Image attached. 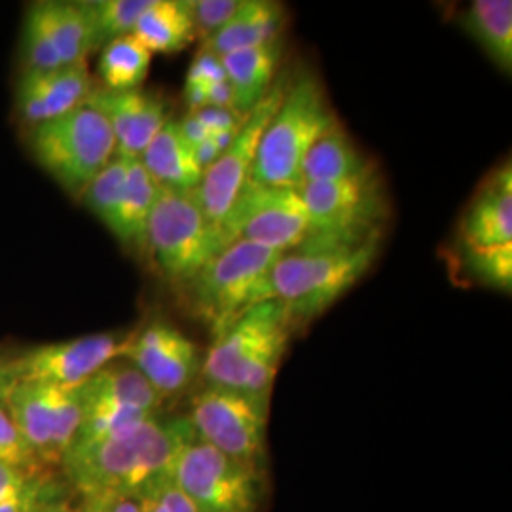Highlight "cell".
<instances>
[{
	"instance_id": "1",
	"label": "cell",
	"mask_w": 512,
	"mask_h": 512,
	"mask_svg": "<svg viewBox=\"0 0 512 512\" xmlns=\"http://www.w3.org/2000/svg\"><path fill=\"white\" fill-rule=\"evenodd\" d=\"M194 437L188 418L156 414L107 437L74 442L61 475L78 497L143 495L169 476L173 461Z\"/></svg>"
},
{
	"instance_id": "2",
	"label": "cell",
	"mask_w": 512,
	"mask_h": 512,
	"mask_svg": "<svg viewBox=\"0 0 512 512\" xmlns=\"http://www.w3.org/2000/svg\"><path fill=\"white\" fill-rule=\"evenodd\" d=\"M380 239V232L366 238L308 234L277 260L270 289L285 304L294 329L329 310L372 268Z\"/></svg>"
},
{
	"instance_id": "3",
	"label": "cell",
	"mask_w": 512,
	"mask_h": 512,
	"mask_svg": "<svg viewBox=\"0 0 512 512\" xmlns=\"http://www.w3.org/2000/svg\"><path fill=\"white\" fill-rule=\"evenodd\" d=\"M293 330L283 302L274 298L256 304L213 338L202 359L203 384L238 391L268 406Z\"/></svg>"
},
{
	"instance_id": "4",
	"label": "cell",
	"mask_w": 512,
	"mask_h": 512,
	"mask_svg": "<svg viewBox=\"0 0 512 512\" xmlns=\"http://www.w3.org/2000/svg\"><path fill=\"white\" fill-rule=\"evenodd\" d=\"M334 126L338 118L321 80L310 71L296 76L264 129L251 181L300 190L308 152Z\"/></svg>"
},
{
	"instance_id": "5",
	"label": "cell",
	"mask_w": 512,
	"mask_h": 512,
	"mask_svg": "<svg viewBox=\"0 0 512 512\" xmlns=\"http://www.w3.org/2000/svg\"><path fill=\"white\" fill-rule=\"evenodd\" d=\"M283 255L270 247L236 239L188 285L192 311L213 336L256 304L274 300L270 275Z\"/></svg>"
},
{
	"instance_id": "6",
	"label": "cell",
	"mask_w": 512,
	"mask_h": 512,
	"mask_svg": "<svg viewBox=\"0 0 512 512\" xmlns=\"http://www.w3.org/2000/svg\"><path fill=\"white\" fill-rule=\"evenodd\" d=\"M230 243L224 230L205 215L194 190L160 188L145 245L171 283L188 287Z\"/></svg>"
},
{
	"instance_id": "7",
	"label": "cell",
	"mask_w": 512,
	"mask_h": 512,
	"mask_svg": "<svg viewBox=\"0 0 512 512\" xmlns=\"http://www.w3.org/2000/svg\"><path fill=\"white\" fill-rule=\"evenodd\" d=\"M29 147L37 164L76 198L116 156L109 120L90 105L31 128Z\"/></svg>"
},
{
	"instance_id": "8",
	"label": "cell",
	"mask_w": 512,
	"mask_h": 512,
	"mask_svg": "<svg viewBox=\"0 0 512 512\" xmlns=\"http://www.w3.org/2000/svg\"><path fill=\"white\" fill-rule=\"evenodd\" d=\"M0 399L38 465L61 471L82 425L78 387L8 382Z\"/></svg>"
},
{
	"instance_id": "9",
	"label": "cell",
	"mask_w": 512,
	"mask_h": 512,
	"mask_svg": "<svg viewBox=\"0 0 512 512\" xmlns=\"http://www.w3.org/2000/svg\"><path fill=\"white\" fill-rule=\"evenodd\" d=\"M169 480L196 512H258L264 501L266 473H258L202 440L184 444Z\"/></svg>"
},
{
	"instance_id": "10",
	"label": "cell",
	"mask_w": 512,
	"mask_h": 512,
	"mask_svg": "<svg viewBox=\"0 0 512 512\" xmlns=\"http://www.w3.org/2000/svg\"><path fill=\"white\" fill-rule=\"evenodd\" d=\"M196 439L226 458L266 473L268 406L238 391L203 385L190 404Z\"/></svg>"
},
{
	"instance_id": "11",
	"label": "cell",
	"mask_w": 512,
	"mask_h": 512,
	"mask_svg": "<svg viewBox=\"0 0 512 512\" xmlns=\"http://www.w3.org/2000/svg\"><path fill=\"white\" fill-rule=\"evenodd\" d=\"M82 401V425L74 442L101 439L120 429L160 414L164 399L133 365L103 366L78 387Z\"/></svg>"
},
{
	"instance_id": "12",
	"label": "cell",
	"mask_w": 512,
	"mask_h": 512,
	"mask_svg": "<svg viewBox=\"0 0 512 512\" xmlns=\"http://www.w3.org/2000/svg\"><path fill=\"white\" fill-rule=\"evenodd\" d=\"M222 230L230 241L245 239L289 253L308 238L311 222L300 190L249 181L239 192Z\"/></svg>"
},
{
	"instance_id": "13",
	"label": "cell",
	"mask_w": 512,
	"mask_h": 512,
	"mask_svg": "<svg viewBox=\"0 0 512 512\" xmlns=\"http://www.w3.org/2000/svg\"><path fill=\"white\" fill-rule=\"evenodd\" d=\"M129 334H90L74 340L27 349L14 359L0 361L8 382L76 389L116 359H122Z\"/></svg>"
},
{
	"instance_id": "14",
	"label": "cell",
	"mask_w": 512,
	"mask_h": 512,
	"mask_svg": "<svg viewBox=\"0 0 512 512\" xmlns=\"http://www.w3.org/2000/svg\"><path fill=\"white\" fill-rule=\"evenodd\" d=\"M287 86L289 82L279 78L255 109L245 114L241 126L234 133L228 147L220 152L219 158L203 169L202 181L194 192L205 215L220 228L239 192L251 181L260 139L279 107Z\"/></svg>"
},
{
	"instance_id": "15",
	"label": "cell",
	"mask_w": 512,
	"mask_h": 512,
	"mask_svg": "<svg viewBox=\"0 0 512 512\" xmlns=\"http://www.w3.org/2000/svg\"><path fill=\"white\" fill-rule=\"evenodd\" d=\"M300 196L310 215V234L366 238L380 232L387 205L382 179L372 167L355 177L302 184Z\"/></svg>"
},
{
	"instance_id": "16",
	"label": "cell",
	"mask_w": 512,
	"mask_h": 512,
	"mask_svg": "<svg viewBox=\"0 0 512 512\" xmlns=\"http://www.w3.org/2000/svg\"><path fill=\"white\" fill-rule=\"evenodd\" d=\"M122 359L135 366L164 401L186 391L202 370L198 346L165 321H152L129 334Z\"/></svg>"
},
{
	"instance_id": "17",
	"label": "cell",
	"mask_w": 512,
	"mask_h": 512,
	"mask_svg": "<svg viewBox=\"0 0 512 512\" xmlns=\"http://www.w3.org/2000/svg\"><path fill=\"white\" fill-rule=\"evenodd\" d=\"M93 90L88 61L55 71L23 73L16 92L18 116L35 128L84 107Z\"/></svg>"
},
{
	"instance_id": "18",
	"label": "cell",
	"mask_w": 512,
	"mask_h": 512,
	"mask_svg": "<svg viewBox=\"0 0 512 512\" xmlns=\"http://www.w3.org/2000/svg\"><path fill=\"white\" fill-rule=\"evenodd\" d=\"M86 105L109 120L116 139V156L128 160H139L167 122L164 101L141 88L128 92L93 90Z\"/></svg>"
},
{
	"instance_id": "19",
	"label": "cell",
	"mask_w": 512,
	"mask_h": 512,
	"mask_svg": "<svg viewBox=\"0 0 512 512\" xmlns=\"http://www.w3.org/2000/svg\"><path fill=\"white\" fill-rule=\"evenodd\" d=\"M467 247H497L512 243L511 162L501 165L476 192L461 222Z\"/></svg>"
},
{
	"instance_id": "20",
	"label": "cell",
	"mask_w": 512,
	"mask_h": 512,
	"mask_svg": "<svg viewBox=\"0 0 512 512\" xmlns=\"http://www.w3.org/2000/svg\"><path fill=\"white\" fill-rule=\"evenodd\" d=\"M285 8L270 0H241L238 12L203 42L202 52L224 57L277 42L285 27Z\"/></svg>"
},
{
	"instance_id": "21",
	"label": "cell",
	"mask_w": 512,
	"mask_h": 512,
	"mask_svg": "<svg viewBox=\"0 0 512 512\" xmlns=\"http://www.w3.org/2000/svg\"><path fill=\"white\" fill-rule=\"evenodd\" d=\"M63 67L88 61L99 48L90 2L40 0L31 4Z\"/></svg>"
},
{
	"instance_id": "22",
	"label": "cell",
	"mask_w": 512,
	"mask_h": 512,
	"mask_svg": "<svg viewBox=\"0 0 512 512\" xmlns=\"http://www.w3.org/2000/svg\"><path fill=\"white\" fill-rule=\"evenodd\" d=\"M139 162L160 188L196 190L202 181L203 167L196 158V150L184 139L177 120L165 122Z\"/></svg>"
},
{
	"instance_id": "23",
	"label": "cell",
	"mask_w": 512,
	"mask_h": 512,
	"mask_svg": "<svg viewBox=\"0 0 512 512\" xmlns=\"http://www.w3.org/2000/svg\"><path fill=\"white\" fill-rule=\"evenodd\" d=\"M277 59V42L220 57L226 82L232 88L234 112H238L239 116L249 114L266 97V93L272 90Z\"/></svg>"
},
{
	"instance_id": "24",
	"label": "cell",
	"mask_w": 512,
	"mask_h": 512,
	"mask_svg": "<svg viewBox=\"0 0 512 512\" xmlns=\"http://www.w3.org/2000/svg\"><path fill=\"white\" fill-rule=\"evenodd\" d=\"M150 54H179L196 38L188 0H152L133 33Z\"/></svg>"
},
{
	"instance_id": "25",
	"label": "cell",
	"mask_w": 512,
	"mask_h": 512,
	"mask_svg": "<svg viewBox=\"0 0 512 512\" xmlns=\"http://www.w3.org/2000/svg\"><path fill=\"white\" fill-rule=\"evenodd\" d=\"M463 29L503 73L512 69L511 0H475L461 18Z\"/></svg>"
},
{
	"instance_id": "26",
	"label": "cell",
	"mask_w": 512,
	"mask_h": 512,
	"mask_svg": "<svg viewBox=\"0 0 512 512\" xmlns=\"http://www.w3.org/2000/svg\"><path fill=\"white\" fill-rule=\"evenodd\" d=\"M160 186L139 160L129 162L128 177L116 207L110 232L124 245H145L147 226Z\"/></svg>"
},
{
	"instance_id": "27",
	"label": "cell",
	"mask_w": 512,
	"mask_h": 512,
	"mask_svg": "<svg viewBox=\"0 0 512 512\" xmlns=\"http://www.w3.org/2000/svg\"><path fill=\"white\" fill-rule=\"evenodd\" d=\"M370 162L353 143L346 129L334 126L311 147L302 164V184L329 183L361 175Z\"/></svg>"
},
{
	"instance_id": "28",
	"label": "cell",
	"mask_w": 512,
	"mask_h": 512,
	"mask_svg": "<svg viewBox=\"0 0 512 512\" xmlns=\"http://www.w3.org/2000/svg\"><path fill=\"white\" fill-rule=\"evenodd\" d=\"M150 61L152 54L133 35L110 40L99 57V76L105 90H139L147 78Z\"/></svg>"
},
{
	"instance_id": "29",
	"label": "cell",
	"mask_w": 512,
	"mask_h": 512,
	"mask_svg": "<svg viewBox=\"0 0 512 512\" xmlns=\"http://www.w3.org/2000/svg\"><path fill=\"white\" fill-rule=\"evenodd\" d=\"M128 158L114 156L109 164L105 165L99 175L88 184V188L82 194V200L86 207L92 211L97 219L101 220L107 228H110L116 207L120 202L124 183L128 177Z\"/></svg>"
},
{
	"instance_id": "30",
	"label": "cell",
	"mask_w": 512,
	"mask_h": 512,
	"mask_svg": "<svg viewBox=\"0 0 512 512\" xmlns=\"http://www.w3.org/2000/svg\"><path fill=\"white\" fill-rule=\"evenodd\" d=\"M152 0H95L90 2L99 48L114 38L131 35Z\"/></svg>"
},
{
	"instance_id": "31",
	"label": "cell",
	"mask_w": 512,
	"mask_h": 512,
	"mask_svg": "<svg viewBox=\"0 0 512 512\" xmlns=\"http://www.w3.org/2000/svg\"><path fill=\"white\" fill-rule=\"evenodd\" d=\"M465 247V268L476 281L490 287L511 291L512 243L497 247Z\"/></svg>"
},
{
	"instance_id": "32",
	"label": "cell",
	"mask_w": 512,
	"mask_h": 512,
	"mask_svg": "<svg viewBox=\"0 0 512 512\" xmlns=\"http://www.w3.org/2000/svg\"><path fill=\"white\" fill-rule=\"evenodd\" d=\"M0 463L21 467V469H27V471L52 473V471H46L38 465L37 459L27 448L25 440L21 439L18 427L12 420V416L8 414L2 399H0Z\"/></svg>"
},
{
	"instance_id": "33",
	"label": "cell",
	"mask_w": 512,
	"mask_h": 512,
	"mask_svg": "<svg viewBox=\"0 0 512 512\" xmlns=\"http://www.w3.org/2000/svg\"><path fill=\"white\" fill-rule=\"evenodd\" d=\"M188 6L196 38L205 42L238 12L241 0H188Z\"/></svg>"
},
{
	"instance_id": "34",
	"label": "cell",
	"mask_w": 512,
	"mask_h": 512,
	"mask_svg": "<svg viewBox=\"0 0 512 512\" xmlns=\"http://www.w3.org/2000/svg\"><path fill=\"white\" fill-rule=\"evenodd\" d=\"M55 480H59L55 473L27 471L21 467L0 463V501L37 492Z\"/></svg>"
},
{
	"instance_id": "35",
	"label": "cell",
	"mask_w": 512,
	"mask_h": 512,
	"mask_svg": "<svg viewBox=\"0 0 512 512\" xmlns=\"http://www.w3.org/2000/svg\"><path fill=\"white\" fill-rule=\"evenodd\" d=\"M143 499V512H196L192 503L184 497L169 476L148 488Z\"/></svg>"
},
{
	"instance_id": "36",
	"label": "cell",
	"mask_w": 512,
	"mask_h": 512,
	"mask_svg": "<svg viewBox=\"0 0 512 512\" xmlns=\"http://www.w3.org/2000/svg\"><path fill=\"white\" fill-rule=\"evenodd\" d=\"M65 495H67V492H65L63 482L55 480V482L40 488L37 492L0 501V512H37L40 507L52 503L59 497H65Z\"/></svg>"
},
{
	"instance_id": "37",
	"label": "cell",
	"mask_w": 512,
	"mask_h": 512,
	"mask_svg": "<svg viewBox=\"0 0 512 512\" xmlns=\"http://www.w3.org/2000/svg\"><path fill=\"white\" fill-rule=\"evenodd\" d=\"M80 512H143L141 495L109 494L80 497Z\"/></svg>"
},
{
	"instance_id": "38",
	"label": "cell",
	"mask_w": 512,
	"mask_h": 512,
	"mask_svg": "<svg viewBox=\"0 0 512 512\" xmlns=\"http://www.w3.org/2000/svg\"><path fill=\"white\" fill-rule=\"evenodd\" d=\"M224 80H226V73H224L220 57H215V55L200 50V54L194 59V63L188 71V76H186V86L207 90V88H211L219 82H224Z\"/></svg>"
},
{
	"instance_id": "39",
	"label": "cell",
	"mask_w": 512,
	"mask_h": 512,
	"mask_svg": "<svg viewBox=\"0 0 512 512\" xmlns=\"http://www.w3.org/2000/svg\"><path fill=\"white\" fill-rule=\"evenodd\" d=\"M207 107L234 110L232 88H230V84H228L226 80L215 84V86H211V88H207Z\"/></svg>"
},
{
	"instance_id": "40",
	"label": "cell",
	"mask_w": 512,
	"mask_h": 512,
	"mask_svg": "<svg viewBox=\"0 0 512 512\" xmlns=\"http://www.w3.org/2000/svg\"><path fill=\"white\" fill-rule=\"evenodd\" d=\"M37 512H80L78 511V505H74L73 501L65 495V497H59L52 503L40 507Z\"/></svg>"
},
{
	"instance_id": "41",
	"label": "cell",
	"mask_w": 512,
	"mask_h": 512,
	"mask_svg": "<svg viewBox=\"0 0 512 512\" xmlns=\"http://www.w3.org/2000/svg\"><path fill=\"white\" fill-rule=\"evenodd\" d=\"M8 384V380H6V376H4V372H2V365H0V397H2V391H4V387Z\"/></svg>"
}]
</instances>
